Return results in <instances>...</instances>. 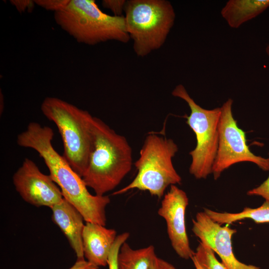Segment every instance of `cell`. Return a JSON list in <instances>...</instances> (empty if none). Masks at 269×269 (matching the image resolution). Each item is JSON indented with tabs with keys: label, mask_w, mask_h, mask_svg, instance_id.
I'll list each match as a JSON object with an SVG mask.
<instances>
[{
	"label": "cell",
	"mask_w": 269,
	"mask_h": 269,
	"mask_svg": "<svg viewBox=\"0 0 269 269\" xmlns=\"http://www.w3.org/2000/svg\"><path fill=\"white\" fill-rule=\"evenodd\" d=\"M53 135L51 128L31 122L26 130L17 135L16 142L21 147L30 148L37 152L64 198L78 210L86 222L106 226V208L110 203L109 197L92 195L88 191L82 177L53 147Z\"/></svg>",
	"instance_id": "obj_1"
},
{
	"label": "cell",
	"mask_w": 269,
	"mask_h": 269,
	"mask_svg": "<svg viewBox=\"0 0 269 269\" xmlns=\"http://www.w3.org/2000/svg\"><path fill=\"white\" fill-rule=\"evenodd\" d=\"M93 143L87 169L82 176L95 194L114 189L131 170L132 150L127 138L99 118L93 117Z\"/></svg>",
	"instance_id": "obj_2"
},
{
	"label": "cell",
	"mask_w": 269,
	"mask_h": 269,
	"mask_svg": "<svg viewBox=\"0 0 269 269\" xmlns=\"http://www.w3.org/2000/svg\"><path fill=\"white\" fill-rule=\"evenodd\" d=\"M41 110L59 130L63 143V156L82 177L92 147L93 117L88 111L56 97L45 98Z\"/></svg>",
	"instance_id": "obj_3"
},
{
	"label": "cell",
	"mask_w": 269,
	"mask_h": 269,
	"mask_svg": "<svg viewBox=\"0 0 269 269\" xmlns=\"http://www.w3.org/2000/svg\"><path fill=\"white\" fill-rule=\"evenodd\" d=\"M54 17L56 23L79 43L95 45L109 40L127 43L130 39L124 16L104 12L95 0H70Z\"/></svg>",
	"instance_id": "obj_4"
},
{
	"label": "cell",
	"mask_w": 269,
	"mask_h": 269,
	"mask_svg": "<svg viewBox=\"0 0 269 269\" xmlns=\"http://www.w3.org/2000/svg\"><path fill=\"white\" fill-rule=\"evenodd\" d=\"M178 150L171 138L155 134H148L134 165L137 173L133 180L113 195H120L136 189L148 191L152 196L162 197L169 186L180 184L181 178L172 163Z\"/></svg>",
	"instance_id": "obj_5"
},
{
	"label": "cell",
	"mask_w": 269,
	"mask_h": 269,
	"mask_svg": "<svg viewBox=\"0 0 269 269\" xmlns=\"http://www.w3.org/2000/svg\"><path fill=\"white\" fill-rule=\"evenodd\" d=\"M127 32L140 57L160 48L175 19L171 3L166 0H129L125 6Z\"/></svg>",
	"instance_id": "obj_6"
},
{
	"label": "cell",
	"mask_w": 269,
	"mask_h": 269,
	"mask_svg": "<svg viewBox=\"0 0 269 269\" xmlns=\"http://www.w3.org/2000/svg\"><path fill=\"white\" fill-rule=\"evenodd\" d=\"M172 95L183 100L190 109L186 124L195 134L197 143L189 152L192 157L189 172L196 179H205L212 173L218 143L221 107L207 110L198 105L182 84L177 85Z\"/></svg>",
	"instance_id": "obj_7"
},
{
	"label": "cell",
	"mask_w": 269,
	"mask_h": 269,
	"mask_svg": "<svg viewBox=\"0 0 269 269\" xmlns=\"http://www.w3.org/2000/svg\"><path fill=\"white\" fill-rule=\"evenodd\" d=\"M233 103L229 98L221 107L218 147L212 168L215 180L225 169L241 162H252L263 170H269V158L255 155L247 145L245 133L238 126L233 117Z\"/></svg>",
	"instance_id": "obj_8"
},
{
	"label": "cell",
	"mask_w": 269,
	"mask_h": 269,
	"mask_svg": "<svg viewBox=\"0 0 269 269\" xmlns=\"http://www.w3.org/2000/svg\"><path fill=\"white\" fill-rule=\"evenodd\" d=\"M12 181L16 191L27 203L50 208L64 198L51 176L43 173L34 162L25 158L14 173Z\"/></svg>",
	"instance_id": "obj_9"
},
{
	"label": "cell",
	"mask_w": 269,
	"mask_h": 269,
	"mask_svg": "<svg viewBox=\"0 0 269 269\" xmlns=\"http://www.w3.org/2000/svg\"><path fill=\"white\" fill-rule=\"evenodd\" d=\"M186 193L175 185L170 186L164 195L157 213L166 222L167 232L171 246L181 258L191 259V250L185 225V211L188 205Z\"/></svg>",
	"instance_id": "obj_10"
},
{
	"label": "cell",
	"mask_w": 269,
	"mask_h": 269,
	"mask_svg": "<svg viewBox=\"0 0 269 269\" xmlns=\"http://www.w3.org/2000/svg\"><path fill=\"white\" fill-rule=\"evenodd\" d=\"M192 232L201 242L210 247L219 255L227 269H261L244 264L237 260L233 251L232 238L236 230L227 226H222L205 212L197 213L192 220Z\"/></svg>",
	"instance_id": "obj_11"
},
{
	"label": "cell",
	"mask_w": 269,
	"mask_h": 269,
	"mask_svg": "<svg viewBox=\"0 0 269 269\" xmlns=\"http://www.w3.org/2000/svg\"><path fill=\"white\" fill-rule=\"evenodd\" d=\"M117 232L100 224L86 222L82 234L84 258L97 267L108 265Z\"/></svg>",
	"instance_id": "obj_12"
},
{
	"label": "cell",
	"mask_w": 269,
	"mask_h": 269,
	"mask_svg": "<svg viewBox=\"0 0 269 269\" xmlns=\"http://www.w3.org/2000/svg\"><path fill=\"white\" fill-rule=\"evenodd\" d=\"M52 219L67 238L77 260L85 259L82 234L84 218L78 210L65 198L51 208Z\"/></svg>",
	"instance_id": "obj_13"
},
{
	"label": "cell",
	"mask_w": 269,
	"mask_h": 269,
	"mask_svg": "<svg viewBox=\"0 0 269 269\" xmlns=\"http://www.w3.org/2000/svg\"><path fill=\"white\" fill-rule=\"evenodd\" d=\"M269 7V0H230L221 10L228 25L238 28Z\"/></svg>",
	"instance_id": "obj_14"
},
{
	"label": "cell",
	"mask_w": 269,
	"mask_h": 269,
	"mask_svg": "<svg viewBox=\"0 0 269 269\" xmlns=\"http://www.w3.org/2000/svg\"><path fill=\"white\" fill-rule=\"evenodd\" d=\"M155 255L152 245L133 249L126 242L122 245L118 256V269H149Z\"/></svg>",
	"instance_id": "obj_15"
},
{
	"label": "cell",
	"mask_w": 269,
	"mask_h": 269,
	"mask_svg": "<svg viewBox=\"0 0 269 269\" xmlns=\"http://www.w3.org/2000/svg\"><path fill=\"white\" fill-rule=\"evenodd\" d=\"M204 211L211 219L220 224H231L245 219H251L256 223H269V201L268 200L258 208L245 207L239 213H221L207 208H205Z\"/></svg>",
	"instance_id": "obj_16"
},
{
	"label": "cell",
	"mask_w": 269,
	"mask_h": 269,
	"mask_svg": "<svg viewBox=\"0 0 269 269\" xmlns=\"http://www.w3.org/2000/svg\"><path fill=\"white\" fill-rule=\"evenodd\" d=\"M214 253L207 245L200 242L193 256L203 269H227L217 260Z\"/></svg>",
	"instance_id": "obj_17"
},
{
	"label": "cell",
	"mask_w": 269,
	"mask_h": 269,
	"mask_svg": "<svg viewBox=\"0 0 269 269\" xmlns=\"http://www.w3.org/2000/svg\"><path fill=\"white\" fill-rule=\"evenodd\" d=\"M129 237L130 234L128 232H125L117 236L109 257V269H118L117 259L120 248Z\"/></svg>",
	"instance_id": "obj_18"
},
{
	"label": "cell",
	"mask_w": 269,
	"mask_h": 269,
	"mask_svg": "<svg viewBox=\"0 0 269 269\" xmlns=\"http://www.w3.org/2000/svg\"><path fill=\"white\" fill-rule=\"evenodd\" d=\"M34 1L36 5L56 13L66 8L70 0H36Z\"/></svg>",
	"instance_id": "obj_19"
},
{
	"label": "cell",
	"mask_w": 269,
	"mask_h": 269,
	"mask_svg": "<svg viewBox=\"0 0 269 269\" xmlns=\"http://www.w3.org/2000/svg\"><path fill=\"white\" fill-rule=\"evenodd\" d=\"M127 3L126 0H103L102 4L104 8L109 9L114 16H122Z\"/></svg>",
	"instance_id": "obj_20"
},
{
	"label": "cell",
	"mask_w": 269,
	"mask_h": 269,
	"mask_svg": "<svg viewBox=\"0 0 269 269\" xmlns=\"http://www.w3.org/2000/svg\"><path fill=\"white\" fill-rule=\"evenodd\" d=\"M247 195L260 196L266 200L269 201V176L260 186L249 190L247 192Z\"/></svg>",
	"instance_id": "obj_21"
},
{
	"label": "cell",
	"mask_w": 269,
	"mask_h": 269,
	"mask_svg": "<svg viewBox=\"0 0 269 269\" xmlns=\"http://www.w3.org/2000/svg\"><path fill=\"white\" fill-rule=\"evenodd\" d=\"M10 2L20 13L32 11L36 4L34 0H11Z\"/></svg>",
	"instance_id": "obj_22"
},
{
	"label": "cell",
	"mask_w": 269,
	"mask_h": 269,
	"mask_svg": "<svg viewBox=\"0 0 269 269\" xmlns=\"http://www.w3.org/2000/svg\"><path fill=\"white\" fill-rule=\"evenodd\" d=\"M149 269H177L170 263L155 255L151 262Z\"/></svg>",
	"instance_id": "obj_23"
},
{
	"label": "cell",
	"mask_w": 269,
	"mask_h": 269,
	"mask_svg": "<svg viewBox=\"0 0 269 269\" xmlns=\"http://www.w3.org/2000/svg\"><path fill=\"white\" fill-rule=\"evenodd\" d=\"M98 268L96 265L84 259L77 260L75 264L69 269H98Z\"/></svg>",
	"instance_id": "obj_24"
},
{
	"label": "cell",
	"mask_w": 269,
	"mask_h": 269,
	"mask_svg": "<svg viewBox=\"0 0 269 269\" xmlns=\"http://www.w3.org/2000/svg\"><path fill=\"white\" fill-rule=\"evenodd\" d=\"M191 260L193 261L196 269H203V268L200 266V265L198 263V262L193 256H192V257L191 258Z\"/></svg>",
	"instance_id": "obj_25"
},
{
	"label": "cell",
	"mask_w": 269,
	"mask_h": 269,
	"mask_svg": "<svg viewBox=\"0 0 269 269\" xmlns=\"http://www.w3.org/2000/svg\"><path fill=\"white\" fill-rule=\"evenodd\" d=\"M266 54L269 56V45H268L265 49Z\"/></svg>",
	"instance_id": "obj_26"
}]
</instances>
